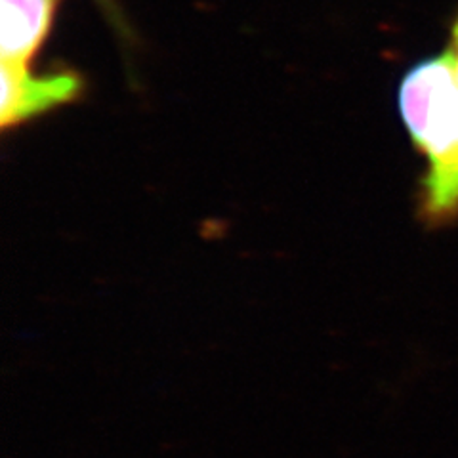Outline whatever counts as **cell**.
<instances>
[{"label": "cell", "mask_w": 458, "mask_h": 458, "mask_svg": "<svg viewBox=\"0 0 458 458\" xmlns=\"http://www.w3.org/2000/svg\"><path fill=\"white\" fill-rule=\"evenodd\" d=\"M399 111L428 161L422 214L447 224L458 216V64L449 50L409 71L399 86Z\"/></svg>", "instance_id": "obj_1"}, {"label": "cell", "mask_w": 458, "mask_h": 458, "mask_svg": "<svg viewBox=\"0 0 458 458\" xmlns=\"http://www.w3.org/2000/svg\"><path fill=\"white\" fill-rule=\"evenodd\" d=\"M82 92L79 75L60 71L52 75H33L27 67L3 64V102L0 124L18 126L54 107L71 104Z\"/></svg>", "instance_id": "obj_2"}, {"label": "cell", "mask_w": 458, "mask_h": 458, "mask_svg": "<svg viewBox=\"0 0 458 458\" xmlns=\"http://www.w3.org/2000/svg\"><path fill=\"white\" fill-rule=\"evenodd\" d=\"M60 0H0V57L27 67L45 42Z\"/></svg>", "instance_id": "obj_3"}]
</instances>
